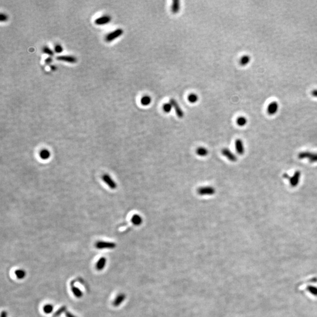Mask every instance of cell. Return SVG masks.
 Masks as SVG:
<instances>
[{"mask_svg": "<svg viewBox=\"0 0 317 317\" xmlns=\"http://www.w3.org/2000/svg\"><path fill=\"white\" fill-rule=\"evenodd\" d=\"M197 192L200 196H211L214 194L215 190L213 187L205 186L199 187L197 190Z\"/></svg>", "mask_w": 317, "mask_h": 317, "instance_id": "3", "label": "cell"}, {"mask_svg": "<svg viewBox=\"0 0 317 317\" xmlns=\"http://www.w3.org/2000/svg\"><path fill=\"white\" fill-rule=\"evenodd\" d=\"M188 99L189 101H190V102L191 103H194L196 102L198 100V96L196 94H190L189 97H188Z\"/></svg>", "mask_w": 317, "mask_h": 317, "instance_id": "26", "label": "cell"}, {"mask_svg": "<svg viewBox=\"0 0 317 317\" xmlns=\"http://www.w3.org/2000/svg\"><path fill=\"white\" fill-rule=\"evenodd\" d=\"M298 158L301 160L307 158L311 163H316L317 162V153H312L308 151H302L298 154Z\"/></svg>", "mask_w": 317, "mask_h": 317, "instance_id": "1", "label": "cell"}, {"mask_svg": "<svg viewBox=\"0 0 317 317\" xmlns=\"http://www.w3.org/2000/svg\"><path fill=\"white\" fill-rule=\"evenodd\" d=\"M56 59L59 61H63L70 63H76L77 61V58L72 55L58 56Z\"/></svg>", "mask_w": 317, "mask_h": 317, "instance_id": "7", "label": "cell"}, {"mask_svg": "<svg viewBox=\"0 0 317 317\" xmlns=\"http://www.w3.org/2000/svg\"><path fill=\"white\" fill-rule=\"evenodd\" d=\"M111 21V17L109 16H103L96 18L95 20V23L98 25H103L108 24Z\"/></svg>", "mask_w": 317, "mask_h": 317, "instance_id": "9", "label": "cell"}, {"mask_svg": "<svg viewBox=\"0 0 317 317\" xmlns=\"http://www.w3.org/2000/svg\"><path fill=\"white\" fill-rule=\"evenodd\" d=\"M51 68L52 69H53V70H55L56 69L54 65H51Z\"/></svg>", "mask_w": 317, "mask_h": 317, "instance_id": "37", "label": "cell"}, {"mask_svg": "<svg viewBox=\"0 0 317 317\" xmlns=\"http://www.w3.org/2000/svg\"><path fill=\"white\" fill-rule=\"evenodd\" d=\"M8 19V16L6 14H4L3 13H1L0 15V21L1 22H4L6 21Z\"/></svg>", "mask_w": 317, "mask_h": 317, "instance_id": "31", "label": "cell"}, {"mask_svg": "<svg viewBox=\"0 0 317 317\" xmlns=\"http://www.w3.org/2000/svg\"><path fill=\"white\" fill-rule=\"evenodd\" d=\"M131 222L135 226H139L142 223V218L139 214H134L131 219Z\"/></svg>", "mask_w": 317, "mask_h": 317, "instance_id": "15", "label": "cell"}, {"mask_svg": "<svg viewBox=\"0 0 317 317\" xmlns=\"http://www.w3.org/2000/svg\"><path fill=\"white\" fill-rule=\"evenodd\" d=\"M235 146H236V149L238 154H239L240 155H242L244 154V153L245 151V148H244V144L241 139H238L236 141Z\"/></svg>", "mask_w": 317, "mask_h": 317, "instance_id": "12", "label": "cell"}, {"mask_svg": "<svg viewBox=\"0 0 317 317\" xmlns=\"http://www.w3.org/2000/svg\"><path fill=\"white\" fill-rule=\"evenodd\" d=\"M43 310H44V312L47 314H49L51 313H52L53 312V310H54V306L52 305V304H46L44 308H43Z\"/></svg>", "mask_w": 317, "mask_h": 317, "instance_id": "21", "label": "cell"}, {"mask_svg": "<svg viewBox=\"0 0 317 317\" xmlns=\"http://www.w3.org/2000/svg\"><path fill=\"white\" fill-rule=\"evenodd\" d=\"M106 258L105 257H101L96 262V269L99 271H101L104 269V268L106 266Z\"/></svg>", "mask_w": 317, "mask_h": 317, "instance_id": "14", "label": "cell"}, {"mask_svg": "<svg viewBox=\"0 0 317 317\" xmlns=\"http://www.w3.org/2000/svg\"><path fill=\"white\" fill-rule=\"evenodd\" d=\"M250 59H251V58H250V56H243V57H241V58L240 59V63L242 66H246L247 64L250 63Z\"/></svg>", "mask_w": 317, "mask_h": 317, "instance_id": "20", "label": "cell"}, {"mask_svg": "<svg viewBox=\"0 0 317 317\" xmlns=\"http://www.w3.org/2000/svg\"><path fill=\"white\" fill-rule=\"evenodd\" d=\"M104 182L109 186V187L112 189H115L116 188V184L115 182L111 178V176L108 174H105L102 177Z\"/></svg>", "mask_w": 317, "mask_h": 317, "instance_id": "11", "label": "cell"}, {"mask_svg": "<svg viewBox=\"0 0 317 317\" xmlns=\"http://www.w3.org/2000/svg\"><path fill=\"white\" fill-rule=\"evenodd\" d=\"M54 51L56 53H61L63 51V47L60 44H56Z\"/></svg>", "mask_w": 317, "mask_h": 317, "instance_id": "30", "label": "cell"}, {"mask_svg": "<svg viewBox=\"0 0 317 317\" xmlns=\"http://www.w3.org/2000/svg\"><path fill=\"white\" fill-rule=\"evenodd\" d=\"M170 103H171L172 106L174 108L177 116L180 118H182L184 116V112L182 110L179 103H177V101L174 99H171L170 101Z\"/></svg>", "mask_w": 317, "mask_h": 317, "instance_id": "6", "label": "cell"}, {"mask_svg": "<svg viewBox=\"0 0 317 317\" xmlns=\"http://www.w3.org/2000/svg\"><path fill=\"white\" fill-rule=\"evenodd\" d=\"M172 107V105H171V103H165L163 106V109L165 112L168 113V112H169L170 111H171Z\"/></svg>", "mask_w": 317, "mask_h": 317, "instance_id": "27", "label": "cell"}, {"mask_svg": "<svg viewBox=\"0 0 317 317\" xmlns=\"http://www.w3.org/2000/svg\"><path fill=\"white\" fill-rule=\"evenodd\" d=\"M247 123V120L244 116H240L237 119V124L239 126H244Z\"/></svg>", "mask_w": 317, "mask_h": 317, "instance_id": "23", "label": "cell"}, {"mask_svg": "<svg viewBox=\"0 0 317 317\" xmlns=\"http://www.w3.org/2000/svg\"><path fill=\"white\" fill-rule=\"evenodd\" d=\"M65 316L66 317H77L76 316H75L73 314H72L71 312H70L69 311H66Z\"/></svg>", "mask_w": 317, "mask_h": 317, "instance_id": "32", "label": "cell"}, {"mask_svg": "<svg viewBox=\"0 0 317 317\" xmlns=\"http://www.w3.org/2000/svg\"><path fill=\"white\" fill-rule=\"evenodd\" d=\"M151 102V98L148 96H143L141 99V103L143 105H148Z\"/></svg>", "mask_w": 317, "mask_h": 317, "instance_id": "24", "label": "cell"}, {"mask_svg": "<svg viewBox=\"0 0 317 317\" xmlns=\"http://www.w3.org/2000/svg\"><path fill=\"white\" fill-rule=\"evenodd\" d=\"M66 307L65 306L62 307L61 308H60L58 309V310L55 313V316H56V317L59 316L61 314H62V313L64 312L65 311H66Z\"/></svg>", "mask_w": 317, "mask_h": 317, "instance_id": "29", "label": "cell"}, {"mask_svg": "<svg viewBox=\"0 0 317 317\" xmlns=\"http://www.w3.org/2000/svg\"><path fill=\"white\" fill-rule=\"evenodd\" d=\"M123 33V30L121 28H118L113 31L109 33L105 37V41L107 42H111L112 41L116 40V38H119Z\"/></svg>", "mask_w": 317, "mask_h": 317, "instance_id": "2", "label": "cell"}, {"mask_svg": "<svg viewBox=\"0 0 317 317\" xmlns=\"http://www.w3.org/2000/svg\"><path fill=\"white\" fill-rule=\"evenodd\" d=\"M312 95L314 97L317 98V89H314L312 91Z\"/></svg>", "mask_w": 317, "mask_h": 317, "instance_id": "35", "label": "cell"}, {"mask_svg": "<svg viewBox=\"0 0 317 317\" xmlns=\"http://www.w3.org/2000/svg\"><path fill=\"white\" fill-rule=\"evenodd\" d=\"M308 291L312 295L317 296V287L314 286H309L308 288Z\"/></svg>", "mask_w": 317, "mask_h": 317, "instance_id": "28", "label": "cell"}, {"mask_svg": "<svg viewBox=\"0 0 317 317\" xmlns=\"http://www.w3.org/2000/svg\"><path fill=\"white\" fill-rule=\"evenodd\" d=\"M40 156L41 158H42L44 160H46L50 157L51 154H50V152L47 149H43L41 151Z\"/></svg>", "mask_w": 317, "mask_h": 317, "instance_id": "22", "label": "cell"}, {"mask_svg": "<svg viewBox=\"0 0 317 317\" xmlns=\"http://www.w3.org/2000/svg\"><path fill=\"white\" fill-rule=\"evenodd\" d=\"M71 290L72 293L73 294V295H75V297H77L78 298H82L83 297L84 294L82 293V291L79 289V288L73 285L72 287Z\"/></svg>", "mask_w": 317, "mask_h": 317, "instance_id": "16", "label": "cell"}, {"mask_svg": "<svg viewBox=\"0 0 317 317\" xmlns=\"http://www.w3.org/2000/svg\"><path fill=\"white\" fill-rule=\"evenodd\" d=\"M52 62V59L51 57L47 58L45 60V63H47V64H49V63H51Z\"/></svg>", "mask_w": 317, "mask_h": 317, "instance_id": "33", "label": "cell"}, {"mask_svg": "<svg viewBox=\"0 0 317 317\" xmlns=\"http://www.w3.org/2000/svg\"><path fill=\"white\" fill-rule=\"evenodd\" d=\"M16 277L19 280H22L26 276V272L24 269H19L15 271Z\"/></svg>", "mask_w": 317, "mask_h": 317, "instance_id": "19", "label": "cell"}, {"mask_svg": "<svg viewBox=\"0 0 317 317\" xmlns=\"http://www.w3.org/2000/svg\"><path fill=\"white\" fill-rule=\"evenodd\" d=\"M180 1L178 0H175L173 1L172 5V11L173 13H177L179 11L180 9Z\"/></svg>", "mask_w": 317, "mask_h": 317, "instance_id": "18", "label": "cell"}, {"mask_svg": "<svg viewBox=\"0 0 317 317\" xmlns=\"http://www.w3.org/2000/svg\"><path fill=\"white\" fill-rule=\"evenodd\" d=\"M126 299V295L125 294L121 293L118 294L114 301L113 302V305L114 307H119V305L123 302Z\"/></svg>", "mask_w": 317, "mask_h": 317, "instance_id": "13", "label": "cell"}, {"mask_svg": "<svg viewBox=\"0 0 317 317\" xmlns=\"http://www.w3.org/2000/svg\"><path fill=\"white\" fill-rule=\"evenodd\" d=\"M1 317H7V313L6 311H4L1 312Z\"/></svg>", "mask_w": 317, "mask_h": 317, "instance_id": "34", "label": "cell"}, {"mask_svg": "<svg viewBox=\"0 0 317 317\" xmlns=\"http://www.w3.org/2000/svg\"><path fill=\"white\" fill-rule=\"evenodd\" d=\"M95 246H96V247L97 248L101 249V250L105 249V248L113 249V248L116 247V244L114 243H112V242L100 241H98L96 243Z\"/></svg>", "mask_w": 317, "mask_h": 317, "instance_id": "4", "label": "cell"}, {"mask_svg": "<svg viewBox=\"0 0 317 317\" xmlns=\"http://www.w3.org/2000/svg\"><path fill=\"white\" fill-rule=\"evenodd\" d=\"M283 177L285 179H288L289 180L290 178V176L287 173H284V174H283Z\"/></svg>", "mask_w": 317, "mask_h": 317, "instance_id": "36", "label": "cell"}, {"mask_svg": "<svg viewBox=\"0 0 317 317\" xmlns=\"http://www.w3.org/2000/svg\"><path fill=\"white\" fill-rule=\"evenodd\" d=\"M301 175V172L299 170H297L294 173V174L292 177H290L289 181H290V185L292 187H296L298 186V184L300 182V180Z\"/></svg>", "mask_w": 317, "mask_h": 317, "instance_id": "5", "label": "cell"}, {"mask_svg": "<svg viewBox=\"0 0 317 317\" xmlns=\"http://www.w3.org/2000/svg\"><path fill=\"white\" fill-rule=\"evenodd\" d=\"M42 51H43V52L47 54L49 56H53L54 55V51L51 49L49 48L48 47H44L42 49Z\"/></svg>", "mask_w": 317, "mask_h": 317, "instance_id": "25", "label": "cell"}, {"mask_svg": "<svg viewBox=\"0 0 317 317\" xmlns=\"http://www.w3.org/2000/svg\"><path fill=\"white\" fill-rule=\"evenodd\" d=\"M222 154L225 156L227 158L229 159V160H230L231 162H235L237 161V156L231 151H230L229 149L227 148H224L222 151Z\"/></svg>", "mask_w": 317, "mask_h": 317, "instance_id": "8", "label": "cell"}, {"mask_svg": "<svg viewBox=\"0 0 317 317\" xmlns=\"http://www.w3.org/2000/svg\"><path fill=\"white\" fill-rule=\"evenodd\" d=\"M196 153L199 156L205 157V156H206L208 155V151L206 148H204V147H199L196 149Z\"/></svg>", "mask_w": 317, "mask_h": 317, "instance_id": "17", "label": "cell"}, {"mask_svg": "<svg viewBox=\"0 0 317 317\" xmlns=\"http://www.w3.org/2000/svg\"><path fill=\"white\" fill-rule=\"evenodd\" d=\"M278 108L279 105L277 102H272L269 103L267 107V112L269 115H274L277 113L278 111Z\"/></svg>", "mask_w": 317, "mask_h": 317, "instance_id": "10", "label": "cell"}]
</instances>
